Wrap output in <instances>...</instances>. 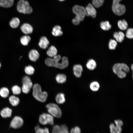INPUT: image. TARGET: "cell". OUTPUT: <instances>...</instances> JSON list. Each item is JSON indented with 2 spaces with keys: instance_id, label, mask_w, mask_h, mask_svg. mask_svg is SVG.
I'll return each mask as SVG.
<instances>
[{
  "instance_id": "obj_7",
  "label": "cell",
  "mask_w": 133,
  "mask_h": 133,
  "mask_svg": "<svg viewBox=\"0 0 133 133\" xmlns=\"http://www.w3.org/2000/svg\"><path fill=\"white\" fill-rule=\"evenodd\" d=\"M39 121L41 124L43 125L49 124L53 125L54 124L53 116L50 114L43 113L40 116Z\"/></svg>"
},
{
  "instance_id": "obj_42",
  "label": "cell",
  "mask_w": 133,
  "mask_h": 133,
  "mask_svg": "<svg viewBox=\"0 0 133 133\" xmlns=\"http://www.w3.org/2000/svg\"><path fill=\"white\" fill-rule=\"evenodd\" d=\"M115 123L116 126L122 127L123 125V123L122 121L121 120H115Z\"/></svg>"
},
{
  "instance_id": "obj_24",
  "label": "cell",
  "mask_w": 133,
  "mask_h": 133,
  "mask_svg": "<svg viewBox=\"0 0 133 133\" xmlns=\"http://www.w3.org/2000/svg\"><path fill=\"white\" fill-rule=\"evenodd\" d=\"M117 25L119 28L122 30H126L128 26L127 21L124 19L119 20L117 22Z\"/></svg>"
},
{
  "instance_id": "obj_15",
  "label": "cell",
  "mask_w": 133,
  "mask_h": 133,
  "mask_svg": "<svg viewBox=\"0 0 133 133\" xmlns=\"http://www.w3.org/2000/svg\"><path fill=\"white\" fill-rule=\"evenodd\" d=\"M49 44V41L47 38L45 36H43L41 37L38 45L40 48L45 49L47 48Z\"/></svg>"
},
{
  "instance_id": "obj_19",
  "label": "cell",
  "mask_w": 133,
  "mask_h": 133,
  "mask_svg": "<svg viewBox=\"0 0 133 133\" xmlns=\"http://www.w3.org/2000/svg\"><path fill=\"white\" fill-rule=\"evenodd\" d=\"M61 29V27L59 25H56L54 26L52 29V34L55 36H59L62 35L63 33Z\"/></svg>"
},
{
  "instance_id": "obj_20",
  "label": "cell",
  "mask_w": 133,
  "mask_h": 133,
  "mask_svg": "<svg viewBox=\"0 0 133 133\" xmlns=\"http://www.w3.org/2000/svg\"><path fill=\"white\" fill-rule=\"evenodd\" d=\"M20 23V21L19 19L16 17L13 18L9 22L10 26L13 28H17L19 25Z\"/></svg>"
},
{
  "instance_id": "obj_31",
  "label": "cell",
  "mask_w": 133,
  "mask_h": 133,
  "mask_svg": "<svg viewBox=\"0 0 133 133\" xmlns=\"http://www.w3.org/2000/svg\"><path fill=\"white\" fill-rule=\"evenodd\" d=\"M8 89L6 87H3L0 89V95L4 98H6L8 97L9 94Z\"/></svg>"
},
{
  "instance_id": "obj_34",
  "label": "cell",
  "mask_w": 133,
  "mask_h": 133,
  "mask_svg": "<svg viewBox=\"0 0 133 133\" xmlns=\"http://www.w3.org/2000/svg\"><path fill=\"white\" fill-rule=\"evenodd\" d=\"M117 45V43L116 41L113 39H111L109 42L108 47L111 50H114L116 49Z\"/></svg>"
},
{
  "instance_id": "obj_30",
  "label": "cell",
  "mask_w": 133,
  "mask_h": 133,
  "mask_svg": "<svg viewBox=\"0 0 133 133\" xmlns=\"http://www.w3.org/2000/svg\"><path fill=\"white\" fill-rule=\"evenodd\" d=\"M90 87L92 90L96 91L99 90L100 87V85L98 82L93 81L90 84Z\"/></svg>"
},
{
  "instance_id": "obj_37",
  "label": "cell",
  "mask_w": 133,
  "mask_h": 133,
  "mask_svg": "<svg viewBox=\"0 0 133 133\" xmlns=\"http://www.w3.org/2000/svg\"><path fill=\"white\" fill-rule=\"evenodd\" d=\"M126 35L128 38L131 39L133 37V29L132 28H128L127 30Z\"/></svg>"
},
{
  "instance_id": "obj_23",
  "label": "cell",
  "mask_w": 133,
  "mask_h": 133,
  "mask_svg": "<svg viewBox=\"0 0 133 133\" xmlns=\"http://www.w3.org/2000/svg\"><path fill=\"white\" fill-rule=\"evenodd\" d=\"M66 76L64 74H59L56 77L55 79L57 82L60 83H63L66 82Z\"/></svg>"
},
{
  "instance_id": "obj_28",
  "label": "cell",
  "mask_w": 133,
  "mask_h": 133,
  "mask_svg": "<svg viewBox=\"0 0 133 133\" xmlns=\"http://www.w3.org/2000/svg\"><path fill=\"white\" fill-rule=\"evenodd\" d=\"M100 27L101 29L104 31H108L111 27V25L108 21L101 22L100 23Z\"/></svg>"
},
{
  "instance_id": "obj_13",
  "label": "cell",
  "mask_w": 133,
  "mask_h": 133,
  "mask_svg": "<svg viewBox=\"0 0 133 133\" xmlns=\"http://www.w3.org/2000/svg\"><path fill=\"white\" fill-rule=\"evenodd\" d=\"M28 56L29 59L31 61L35 62L39 59V54L37 50L35 49H32L29 51Z\"/></svg>"
},
{
  "instance_id": "obj_35",
  "label": "cell",
  "mask_w": 133,
  "mask_h": 133,
  "mask_svg": "<svg viewBox=\"0 0 133 133\" xmlns=\"http://www.w3.org/2000/svg\"><path fill=\"white\" fill-rule=\"evenodd\" d=\"M13 93L15 95H19L21 92V89L18 86L15 85L13 86L11 88Z\"/></svg>"
},
{
  "instance_id": "obj_4",
  "label": "cell",
  "mask_w": 133,
  "mask_h": 133,
  "mask_svg": "<svg viewBox=\"0 0 133 133\" xmlns=\"http://www.w3.org/2000/svg\"><path fill=\"white\" fill-rule=\"evenodd\" d=\"M122 0H113L112 10L114 13L117 15L121 16L124 14L126 11L125 6L119 3Z\"/></svg>"
},
{
  "instance_id": "obj_18",
  "label": "cell",
  "mask_w": 133,
  "mask_h": 133,
  "mask_svg": "<svg viewBox=\"0 0 133 133\" xmlns=\"http://www.w3.org/2000/svg\"><path fill=\"white\" fill-rule=\"evenodd\" d=\"M113 36L116 40L119 42H122L124 40L125 35L122 32H115L113 34Z\"/></svg>"
},
{
  "instance_id": "obj_33",
  "label": "cell",
  "mask_w": 133,
  "mask_h": 133,
  "mask_svg": "<svg viewBox=\"0 0 133 133\" xmlns=\"http://www.w3.org/2000/svg\"><path fill=\"white\" fill-rule=\"evenodd\" d=\"M24 70L26 73L29 75L33 74L34 72V68L31 65H29L26 66Z\"/></svg>"
},
{
  "instance_id": "obj_43",
  "label": "cell",
  "mask_w": 133,
  "mask_h": 133,
  "mask_svg": "<svg viewBox=\"0 0 133 133\" xmlns=\"http://www.w3.org/2000/svg\"><path fill=\"white\" fill-rule=\"evenodd\" d=\"M122 131L121 127L115 125V133H121Z\"/></svg>"
},
{
  "instance_id": "obj_26",
  "label": "cell",
  "mask_w": 133,
  "mask_h": 133,
  "mask_svg": "<svg viewBox=\"0 0 133 133\" xmlns=\"http://www.w3.org/2000/svg\"><path fill=\"white\" fill-rule=\"evenodd\" d=\"M9 100L10 103L14 106L17 105L19 103V98L14 95L10 96L9 98Z\"/></svg>"
},
{
  "instance_id": "obj_9",
  "label": "cell",
  "mask_w": 133,
  "mask_h": 133,
  "mask_svg": "<svg viewBox=\"0 0 133 133\" xmlns=\"http://www.w3.org/2000/svg\"><path fill=\"white\" fill-rule=\"evenodd\" d=\"M23 123V121L20 117L16 116L14 117L11 121L10 127L14 129H17L21 127Z\"/></svg>"
},
{
  "instance_id": "obj_21",
  "label": "cell",
  "mask_w": 133,
  "mask_h": 133,
  "mask_svg": "<svg viewBox=\"0 0 133 133\" xmlns=\"http://www.w3.org/2000/svg\"><path fill=\"white\" fill-rule=\"evenodd\" d=\"M57 51L56 48L53 46H51L49 48L47 53L50 57H53L57 55Z\"/></svg>"
},
{
  "instance_id": "obj_16",
  "label": "cell",
  "mask_w": 133,
  "mask_h": 133,
  "mask_svg": "<svg viewBox=\"0 0 133 133\" xmlns=\"http://www.w3.org/2000/svg\"><path fill=\"white\" fill-rule=\"evenodd\" d=\"M12 111L10 108L6 107L2 110L0 113L1 116L3 118L10 117L11 116Z\"/></svg>"
},
{
  "instance_id": "obj_1",
  "label": "cell",
  "mask_w": 133,
  "mask_h": 133,
  "mask_svg": "<svg viewBox=\"0 0 133 133\" xmlns=\"http://www.w3.org/2000/svg\"><path fill=\"white\" fill-rule=\"evenodd\" d=\"M53 58H48L45 61L46 64L49 66H53L61 69H64L67 66L68 61L67 58L66 57H63L61 62H59L61 57L60 55H56Z\"/></svg>"
},
{
  "instance_id": "obj_10",
  "label": "cell",
  "mask_w": 133,
  "mask_h": 133,
  "mask_svg": "<svg viewBox=\"0 0 133 133\" xmlns=\"http://www.w3.org/2000/svg\"><path fill=\"white\" fill-rule=\"evenodd\" d=\"M52 133H69L68 128L65 125L59 126L58 125L54 126L52 128Z\"/></svg>"
},
{
  "instance_id": "obj_17",
  "label": "cell",
  "mask_w": 133,
  "mask_h": 133,
  "mask_svg": "<svg viewBox=\"0 0 133 133\" xmlns=\"http://www.w3.org/2000/svg\"><path fill=\"white\" fill-rule=\"evenodd\" d=\"M14 0H0V6L6 8L11 7L13 4Z\"/></svg>"
},
{
  "instance_id": "obj_11",
  "label": "cell",
  "mask_w": 133,
  "mask_h": 133,
  "mask_svg": "<svg viewBox=\"0 0 133 133\" xmlns=\"http://www.w3.org/2000/svg\"><path fill=\"white\" fill-rule=\"evenodd\" d=\"M85 9V14L87 16H90L93 18L96 17L97 13L96 10L91 3H89Z\"/></svg>"
},
{
  "instance_id": "obj_36",
  "label": "cell",
  "mask_w": 133,
  "mask_h": 133,
  "mask_svg": "<svg viewBox=\"0 0 133 133\" xmlns=\"http://www.w3.org/2000/svg\"><path fill=\"white\" fill-rule=\"evenodd\" d=\"M104 0H92V3L93 6L96 8H99L103 5Z\"/></svg>"
},
{
  "instance_id": "obj_32",
  "label": "cell",
  "mask_w": 133,
  "mask_h": 133,
  "mask_svg": "<svg viewBox=\"0 0 133 133\" xmlns=\"http://www.w3.org/2000/svg\"><path fill=\"white\" fill-rule=\"evenodd\" d=\"M34 129L36 133H49V129L46 127L42 128L38 125L35 127Z\"/></svg>"
},
{
  "instance_id": "obj_14",
  "label": "cell",
  "mask_w": 133,
  "mask_h": 133,
  "mask_svg": "<svg viewBox=\"0 0 133 133\" xmlns=\"http://www.w3.org/2000/svg\"><path fill=\"white\" fill-rule=\"evenodd\" d=\"M73 73L75 76L77 78L80 77L83 71L82 66L80 64L75 65L73 67Z\"/></svg>"
},
{
  "instance_id": "obj_40",
  "label": "cell",
  "mask_w": 133,
  "mask_h": 133,
  "mask_svg": "<svg viewBox=\"0 0 133 133\" xmlns=\"http://www.w3.org/2000/svg\"><path fill=\"white\" fill-rule=\"evenodd\" d=\"M122 66L123 70L126 73H128L129 72V68L126 64L124 63H122Z\"/></svg>"
},
{
  "instance_id": "obj_46",
  "label": "cell",
  "mask_w": 133,
  "mask_h": 133,
  "mask_svg": "<svg viewBox=\"0 0 133 133\" xmlns=\"http://www.w3.org/2000/svg\"><path fill=\"white\" fill-rule=\"evenodd\" d=\"M58 0L60 1H63L65 0Z\"/></svg>"
},
{
  "instance_id": "obj_27",
  "label": "cell",
  "mask_w": 133,
  "mask_h": 133,
  "mask_svg": "<svg viewBox=\"0 0 133 133\" xmlns=\"http://www.w3.org/2000/svg\"><path fill=\"white\" fill-rule=\"evenodd\" d=\"M31 40V37L27 35L22 36L20 38V42L22 45L26 46L28 45Z\"/></svg>"
},
{
  "instance_id": "obj_25",
  "label": "cell",
  "mask_w": 133,
  "mask_h": 133,
  "mask_svg": "<svg viewBox=\"0 0 133 133\" xmlns=\"http://www.w3.org/2000/svg\"><path fill=\"white\" fill-rule=\"evenodd\" d=\"M55 99L57 102L59 104L63 103L65 101L64 94L63 93H59L56 96Z\"/></svg>"
},
{
  "instance_id": "obj_45",
  "label": "cell",
  "mask_w": 133,
  "mask_h": 133,
  "mask_svg": "<svg viewBox=\"0 0 133 133\" xmlns=\"http://www.w3.org/2000/svg\"><path fill=\"white\" fill-rule=\"evenodd\" d=\"M133 64H132V65L131 66V69H132V70H133Z\"/></svg>"
},
{
  "instance_id": "obj_2",
  "label": "cell",
  "mask_w": 133,
  "mask_h": 133,
  "mask_svg": "<svg viewBox=\"0 0 133 133\" xmlns=\"http://www.w3.org/2000/svg\"><path fill=\"white\" fill-rule=\"evenodd\" d=\"M33 95L36 100L42 102L46 100L48 96L46 92H42L41 86L37 83L35 84L33 86Z\"/></svg>"
},
{
  "instance_id": "obj_3",
  "label": "cell",
  "mask_w": 133,
  "mask_h": 133,
  "mask_svg": "<svg viewBox=\"0 0 133 133\" xmlns=\"http://www.w3.org/2000/svg\"><path fill=\"white\" fill-rule=\"evenodd\" d=\"M17 8L18 12L25 14H31L33 10L29 2L25 0H19L17 3Z\"/></svg>"
},
{
  "instance_id": "obj_38",
  "label": "cell",
  "mask_w": 133,
  "mask_h": 133,
  "mask_svg": "<svg viewBox=\"0 0 133 133\" xmlns=\"http://www.w3.org/2000/svg\"><path fill=\"white\" fill-rule=\"evenodd\" d=\"M81 130L80 128L77 126H76L71 129L70 133H81Z\"/></svg>"
},
{
  "instance_id": "obj_5",
  "label": "cell",
  "mask_w": 133,
  "mask_h": 133,
  "mask_svg": "<svg viewBox=\"0 0 133 133\" xmlns=\"http://www.w3.org/2000/svg\"><path fill=\"white\" fill-rule=\"evenodd\" d=\"M48 112L52 116L60 118L62 116L61 110L58 106L56 104L51 103L46 106Z\"/></svg>"
},
{
  "instance_id": "obj_41",
  "label": "cell",
  "mask_w": 133,
  "mask_h": 133,
  "mask_svg": "<svg viewBox=\"0 0 133 133\" xmlns=\"http://www.w3.org/2000/svg\"><path fill=\"white\" fill-rule=\"evenodd\" d=\"M111 133H115V125L113 123H111L109 126Z\"/></svg>"
},
{
  "instance_id": "obj_44",
  "label": "cell",
  "mask_w": 133,
  "mask_h": 133,
  "mask_svg": "<svg viewBox=\"0 0 133 133\" xmlns=\"http://www.w3.org/2000/svg\"><path fill=\"white\" fill-rule=\"evenodd\" d=\"M72 22L74 24L76 25H77L79 24L80 22L79 20L75 18L72 20Z\"/></svg>"
},
{
  "instance_id": "obj_39",
  "label": "cell",
  "mask_w": 133,
  "mask_h": 133,
  "mask_svg": "<svg viewBox=\"0 0 133 133\" xmlns=\"http://www.w3.org/2000/svg\"><path fill=\"white\" fill-rule=\"evenodd\" d=\"M117 75L119 78L122 79L125 78L127 75L126 72L122 70L119 72Z\"/></svg>"
},
{
  "instance_id": "obj_8",
  "label": "cell",
  "mask_w": 133,
  "mask_h": 133,
  "mask_svg": "<svg viewBox=\"0 0 133 133\" xmlns=\"http://www.w3.org/2000/svg\"><path fill=\"white\" fill-rule=\"evenodd\" d=\"M23 85L21 90L25 94L28 93L30 90L33 86L31 80L28 76H25L22 79Z\"/></svg>"
},
{
  "instance_id": "obj_22",
  "label": "cell",
  "mask_w": 133,
  "mask_h": 133,
  "mask_svg": "<svg viewBox=\"0 0 133 133\" xmlns=\"http://www.w3.org/2000/svg\"><path fill=\"white\" fill-rule=\"evenodd\" d=\"M86 66L88 69L90 70H93L96 67L97 64L96 61L94 60L91 59L88 61Z\"/></svg>"
},
{
  "instance_id": "obj_12",
  "label": "cell",
  "mask_w": 133,
  "mask_h": 133,
  "mask_svg": "<svg viewBox=\"0 0 133 133\" xmlns=\"http://www.w3.org/2000/svg\"><path fill=\"white\" fill-rule=\"evenodd\" d=\"M20 29L22 32L26 34L32 33L33 31V27L30 24L25 23L20 26Z\"/></svg>"
},
{
  "instance_id": "obj_29",
  "label": "cell",
  "mask_w": 133,
  "mask_h": 133,
  "mask_svg": "<svg viewBox=\"0 0 133 133\" xmlns=\"http://www.w3.org/2000/svg\"><path fill=\"white\" fill-rule=\"evenodd\" d=\"M112 69L114 72L117 74L120 71L123 70L121 63H116L113 66Z\"/></svg>"
},
{
  "instance_id": "obj_6",
  "label": "cell",
  "mask_w": 133,
  "mask_h": 133,
  "mask_svg": "<svg viewBox=\"0 0 133 133\" xmlns=\"http://www.w3.org/2000/svg\"><path fill=\"white\" fill-rule=\"evenodd\" d=\"M72 11L76 15L75 18L80 22L83 20L86 15L84 7L78 5H75L73 7Z\"/></svg>"
},
{
  "instance_id": "obj_47",
  "label": "cell",
  "mask_w": 133,
  "mask_h": 133,
  "mask_svg": "<svg viewBox=\"0 0 133 133\" xmlns=\"http://www.w3.org/2000/svg\"><path fill=\"white\" fill-rule=\"evenodd\" d=\"M1 63H0V67H1Z\"/></svg>"
}]
</instances>
